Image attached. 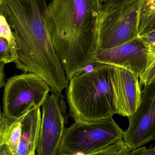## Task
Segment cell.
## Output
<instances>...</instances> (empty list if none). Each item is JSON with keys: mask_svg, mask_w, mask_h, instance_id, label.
<instances>
[{"mask_svg": "<svg viewBox=\"0 0 155 155\" xmlns=\"http://www.w3.org/2000/svg\"><path fill=\"white\" fill-rule=\"evenodd\" d=\"M46 0H2L3 15L15 37L17 69L33 73L45 80L51 91L61 94L69 85L53 46L47 20Z\"/></svg>", "mask_w": 155, "mask_h": 155, "instance_id": "1", "label": "cell"}, {"mask_svg": "<svg viewBox=\"0 0 155 155\" xmlns=\"http://www.w3.org/2000/svg\"><path fill=\"white\" fill-rule=\"evenodd\" d=\"M99 0H52L47 20L54 49L68 80L84 71L97 49Z\"/></svg>", "mask_w": 155, "mask_h": 155, "instance_id": "2", "label": "cell"}, {"mask_svg": "<svg viewBox=\"0 0 155 155\" xmlns=\"http://www.w3.org/2000/svg\"><path fill=\"white\" fill-rule=\"evenodd\" d=\"M69 81L67 88L70 116L76 121L93 122L117 114L110 75L113 65L96 63Z\"/></svg>", "mask_w": 155, "mask_h": 155, "instance_id": "3", "label": "cell"}, {"mask_svg": "<svg viewBox=\"0 0 155 155\" xmlns=\"http://www.w3.org/2000/svg\"><path fill=\"white\" fill-rule=\"evenodd\" d=\"M124 133L113 117L97 122L76 121L65 128L56 155H95L123 138Z\"/></svg>", "mask_w": 155, "mask_h": 155, "instance_id": "4", "label": "cell"}, {"mask_svg": "<svg viewBox=\"0 0 155 155\" xmlns=\"http://www.w3.org/2000/svg\"><path fill=\"white\" fill-rule=\"evenodd\" d=\"M140 4L141 0H134L111 8L101 6L96 50L113 48L139 36Z\"/></svg>", "mask_w": 155, "mask_h": 155, "instance_id": "5", "label": "cell"}, {"mask_svg": "<svg viewBox=\"0 0 155 155\" xmlns=\"http://www.w3.org/2000/svg\"><path fill=\"white\" fill-rule=\"evenodd\" d=\"M4 86L2 113L15 117L21 116L34 105L41 108L51 91L45 80L33 73L12 76Z\"/></svg>", "mask_w": 155, "mask_h": 155, "instance_id": "6", "label": "cell"}, {"mask_svg": "<svg viewBox=\"0 0 155 155\" xmlns=\"http://www.w3.org/2000/svg\"><path fill=\"white\" fill-rule=\"evenodd\" d=\"M128 120L123 139L132 151L155 140V79L141 90L139 106Z\"/></svg>", "mask_w": 155, "mask_h": 155, "instance_id": "7", "label": "cell"}, {"mask_svg": "<svg viewBox=\"0 0 155 155\" xmlns=\"http://www.w3.org/2000/svg\"><path fill=\"white\" fill-rule=\"evenodd\" d=\"M149 50L140 36L121 45L98 49L93 53L87 66L101 63L126 68L140 77L147 69Z\"/></svg>", "mask_w": 155, "mask_h": 155, "instance_id": "8", "label": "cell"}, {"mask_svg": "<svg viewBox=\"0 0 155 155\" xmlns=\"http://www.w3.org/2000/svg\"><path fill=\"white\" fill-rule=\"evenodd\" d=\"M41 131L36 155H56L65 130L57 95L52 93L42 105Z\"/></svg>", "mask_w": 155, "mask_h": 155, "instance_id": "9", "label": "cell"}, {"mask_svg": "<svg viewBox=\"0 0 155 155\" xmlns=\"http://www.w3.org/2000/svg\"><path fill=\"white\" fill-rule=\"evenodd\" d=\"M110 82L117 114L129 117L139 106L141 86L137 75L126 68L113 65Z\"/></svg>", "mask_w": 155, "mask_h": 155, "instance_id": "10", "label": "cell"}, {"mask_svg": "<svg viewBox=\"0 0 155 155\" xmlns=\"http://www.w3.org/2000/svg\"><path fill=\"white\" fill-rule=\"evenodd\" d=\"M19 118L21 136L16 155H36L41 123L40 107L32 106Z\"/></svg>", "mask_w": 155, "mask_h": 155, "instance_id": "11", "label": "cell"}, {"mask_svg": "<svg viewBox=\"0 0 155 155\" xmlns=\"http://www.w3.org/2000/svg\"><path fill=\"white\" fill-rule=\"evenodd\" d=\"M21 136L19 117L0 115V155H16Z\"/></svg>", "mask_w": 155, "mask_h": 155, "instance_id": "12", "label": "cell"}, {"mask_svg": "<svg viewBox=\"0 0 155 155\" xmlns=\"http://www.w3.org/2000/svg\"><path fill=\"white\" fill-rule=\"evenodd\" d=\"M18 58L15 37L3 15L0 13V62H15Z\"/></svg>", "mask_w": 155, "mask_h": 155, "instance_id": "13", "label": "cell"}, {"mask_svg": "<svg viewBox=\"0 0 155 155\" xmlns=\"http://www.w3.org/2000/svg\"><path fill=\"white\" fill-rule=\"evenodd\" d=\"M155 31V7L140 10L139 36Z\"/></svg>", "mask_w": 155, "mask_h": 155, "instance_id": "14", "label": "cell"}, {"mask_svg": "<svg viewBox=\"0 0 155 155\" xmlns=\"http://www.w3.org/2000/svg\"><path fill=\"white\" fill-rule=\"evenodd\" d=\"M132 150L127 144L123 138L118 139L104 148L100 149L95 155H128Z\"/></svg>", "mask_w": 155, "mask_h": 155, "instance_id": "15", "label": "cell"}, {"mask_svg": "<svg viewBox=\"0 0 155 155\" xmlns=\"http://www.w3.org/2000/svg\"><path fill=\"white\" fill-rule=\"evenodd\" d=\"M149 50L148 68L155 60V31L140 36Z\"/></svg>", "mask_w": 155, "mask_h": 155, "instance_id": "16", "label": "cell"}, {"mask_svg": "<svg viewBox=\"0 0 155 155\" xmlns=\"http://www.w3.org/2000/svg\"><path fill=\"white\" fill-rule=\"evenodd\" d=\"M155 79V60L139 77L140 86L146 85Z\"/></svg>", "mask_w": 155, "mask_h": 155, "instance_id": "17", "label": "cell"}, {"mask_svg": "<svg viewBox=\"0 0 155 155\" xmlns=\"http://www.w3.org/2000/svg\"><path fill=\"white\" fill-rule=\"evenodd\" d=\"M131 155H155V146L150 147L148 148L142 147L132 150L130 154Z\"/></svg>", "mask_w": 155, "mask_h": 155, "instance_id": "18", "label": "cell"}, {"mask_svg": "<svg viewBox=\"0 0 155 155\" xmlns=\"http://www.w3.org/2000/svg\"><path fill=\"white\" fill-rule=\"evenodd\" d=\"M133 1L134 0H108L106 2L102 5V7L103 8H111Z\"/></svg>", "mask_w": 155, "mask_h": 155, "instance_id": "19", "label": "cell"}, {"mask_svg": "<svg viewBox=\"0 0 155 155\" xmlns=\"http://www.w3.org/2000/svg\"><path fill=\"white\" fill-rule=\"evenodd\" d=\"M155 7V0H141L140 10H147Z\"/></svg>", "mask_w": 155, "mask_h": 155, "instance_id": "20", "label": "cell"}, {"mask_svg": "<svg viewBox=\"0 0 155 155\" xmlns=\"http://www.w3.org/2000/svg\"><path fill=\"white\" fill-rule=\"evenodd\" d=\"M5 64L0 62V89L4 87L5 84Z\"/></svg>", "mask_w": 155, "mask_h": 155, "instance_id": "21", "label": "cell"}, {"mask_svg": "<svg viewBox=\"0 0 155 155\" xmlns=\"http://www.w3.org/2000/svg\"><path fill=\"white\" fill-rule=\"evenodd\" d=\"M108 1V0H99V2L101 5H103V4L105 3Z\"/></svg>", "mask_w": 155, "mask_h": 155, "instance_id": "22", "label": "cell"}, {"mask_svg": "<svg viewBox=\"0 0 155 155\" xmlns=\"http://www.w3.org/2000/svg\"><path fill=\"white\" fill-rule=\"evenodd\" d=\"M2 112H1V102H0V115L2 114Z\"/></svg>", "mask_w": 155, "mask_h": 155, "instance_id": "23", "label": "cell"}, {"mask_svg": "<svg viewBox=\"0 0 155 155\" xmlns=\"http://www.w3.org/2000/svg\"><path fill=\"white\" fill-rule=\"evenodd\" d=\"M2 0H0V5H1V3H2Z\"/></svg>", "mask_w": 155, "mask_h": 155, "instance_id": "24", "label": "cell"}, {"mask_svg": "<svg viewBox=\"0 0 155 155\" xmlns=\"http://www.w3.org/2000/svg\"><path fill=\"white\" fill-rule=\"evenodd\" d=\"M22 1H23V2H25V1H26V0H21Z\"/></svg>", "mask_w": 155, "mask_h": 155, "instance_id": "25", "label": "cell"}]
</instances>
